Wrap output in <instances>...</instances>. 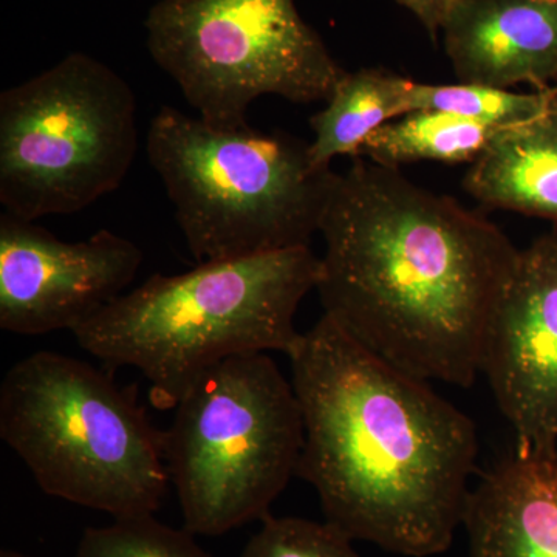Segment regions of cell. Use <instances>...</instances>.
Returning a JSON list of instances; mask_svg holds the SVG:
<instances>
[{
    "label": "cell",
    "mask_w": 557,
    "mask_h": 557,
    "mask_svg": "<svg viewBox=\"0 0 557 557\" xmlns=\"http://www.w3.org/2000/svg\"><path fill=\"white\" fill-rule=\"evenodd\" d=\"M240 557H361L354 539L327 520L319 523L309 519H262Z\"/></svg>",
    "instance_id": "18"
},
{
    "label": "cell",
    "mask_w": 557,
    "mask_h": 557,
    "mask_svg": "<svg viewBox=\"0 0 557 557\" xmlns=\"http://www.w3.org/2000/svg\"><path fill=\"white\" fill-rule=\"evenodd\" d=\"M164 457L183 528L222 536L269 516L298 475L304 420L292 381L267 354L212 366L180 399Z\"/></svg>",
    "instance_id": "6"
},
{
    "label": "cell",
    "mask_w": 557,
    "mask_h": 557,
    "mask_svg": "<svg viewBox=\"0 0 557 557\" xmlns=\"http://www.w3.org/2000/svg\"><path fill=\"white\" fill-rule=\"evenodd\" d=\"M288 358L306 434L298 475L325 520L397 555L445 553L478 460L471 418L327 314Z\"/></svg>",
    "instance_id": "2"
},
{
    "label": "cell",
    "mask_w": 557,
    "mask_h": 557,
    "mask_svg": "<svg viewBox=\"0 0 557 557\" xmlns=\"http://www.w3.org/2000/svg\"><path fill=\"white\" fill-rule=\"evenodd\" d=\"M0 438L44 493L113 519L156 515L171 483L164 432L135 388L57 351H36L5 373Z\"/></svg>",
    "instance_id": "4"
},
{
    "label": "cell",
    "mask_w": 557,
    "mask_h": 557,
    "mask_svg": "<svg viewBox=\"0 0 557 557\" xmlns=\"http://www.w3.org/2000/svg\"><path fill=\"white\" fill-rule=\"evenodd\" d=\"M146 149L199 263L310 247L321 228L336 172L311 164L309 143L163 108Z\"/></svg>",
    "instance_id": "5"
},
{
    "label": "cell",
    "mask_w": 557,
    "mask_h": 557,
    "mask_svg": "<svg viewBox=\"0 0 557 557\" xmlns=\"http://www.w3.org/2000/svg\"><path fill=\"white\" fill-rule=\"evenodd\" d=\"M145 28L156 64L222 129L248 126L249 106L265 95L327 101L346 73L296 0H160Z\"/></svg>",
    "instance_id": "8"
},
{
    "label": "cell",
    "mask_w": 557,
    "mask_h": 557,
    "mask_svg": "<svg viewBox=\"0 0 557 557\" xmlns=\"http://www.w3.org/2000/svg\"><path fill=\"white\" fill-rule=\"evenodd\" d=\"M319 269L321 259L300 247L153 274L72 333L109 368L139 370L157 409H175L223 359L267 351L288 357L300 338L296 313L317 288Z\"/></svg>",
    "instance_id": "3"
},
{
    "label": "cell",
    "mask_w": 557,
    "mask_h": 557,
    "mask_svg": "<svg viewBox=\"0 0 557 557\" xmlns=\"http://www.w3.org/2000/svg\"><path fill=\"white\" fill-rule=\"evenodd\" d=\"M463 189L487 208L557 223V104L498 132L472 161Z\"/></svg>",
    "instance_id": "13"
},
{
    "label": "cell",
    "mask_w": 557,
    "mask_h": 557,
    "mask_svg": "<svg viewBox=\"0 0 557 557\" xmlns=\"http://www.w3.org/2000/svg\"><path fill=\"white\" fill-rule=\"evenodd\" d=\"M76 557H212L188 530L164 525L153 515L87 528Z\"/></svg>",
    "instance_id": "17"
},
{
    "label": "cell",
    "mask_w": 557,
    "mask_h": 557,
    "mask_svg": "<svg viewBox=\"0 0 557 557\" xmlns=\"http://www.w3.org/2000/svg\"><path fill=\"white\" fill-rule=\"evenodd\" d=\"M469 557H557V453L516 448L471 487Z\"/></svg>",
    "instance_id": "12"
},
{
    "label": "cell",
    "mask_w": 557,
    "mask_h": 557,
    "mask_svg": "<svg viewBox=\"0 0 557 557\" xmlns=\"http://www.w3.org/2000/svg\"><path fill=\"white\" fill-rule=\"evenodd\" d=\"M442 36L460 83H557V0H454Z\"/></svg>",
    "instance_id": "11"
},
{
    "label": "cell",
    "mask_w": 557,
    "mask_h": 557,
    "mask_svg": "<svg viewBox=\"0 0 557 557\" xmlns=\"http://www.w3.org/2000/svg\"><path fill=\"white\" fill-rule=\"evenodd\" d=\"M324 314L410 375L469 387L520 249L498 226L399 170L336 172L319 228Z\"/></svg>",
    "instance_id": "1"
},
{
    "label": "cell",
    "mask_w": 557,
    "mask_h": 557,
    "mask_svg": "<svg viewBox=\"0 0 557 557\" xmlns=\"http://www.w3.org/2000/svg\"><path fill=\"white\" fill-rule=\"evenodd\" d=\"M556 104L555 87L515 91L483 84H426L409 79L405 113L437 110L504 131L537 119Z\"/></svg>",
    "instance_id": "16"
},
{
    "label": "cell",
    "mask_w": 557,
    "mask_h": 557,
    "mask_svg": "<svg viewBox=\"0 0 557 557\" xmlns=\"http://www.w3.org/2000/svg\"><path fill=\"white\" fill-rule=\"evenodd\" d=\"M553 87H555V89H556V94H557V83H556V84H555V86H553Z\"/></svg>",
    "instance_id": "21"
},
{
    "label": "cell",
    "mask_w": 557,
    "mask_h": 557,
    "mask_svg": "<svg viewBox=\"0 0 557 557\" xmlns=\"http://www.w3.org/2000/svg\"><path fill=\"white\" fill-rule=\"evenodd\" d=\"M0 557H28L25 555H22L20 552H14V549H2L0 552Z\"/></svg>",
    "instance_id": "20"
},
{
    "label": "cell",
    "mask_w": 557,
    "mask_h": 557,
    "mask_svg": "<svg viewBox=\"0 0 557 557\" xmlns=\"http://www.w3.org/2000/svg\"><path fill=\"white\" fill-rule=\"evenodd\" d=\"M409 78L383 69L344 73L327 104L310 119L309 157L317 170H330L341 156L357 157L366 139L388 121L405 115Z\"/></svg>",
    "instance_id": "14"
},
{
    "label": "cell",
    "mask_w": 557,
    "mask_h": 557,
    "mask_svg": "<svg viewBox=\"0 0 557 557\" xmlns=\"http://www.w3.org/2000/svg\"><path fill=\"white\" fill-rule=\"evenodd\" d=\"M482 373L516 445L557 453V231L520 249L487 332Z\"/></svg>",
    "instance_id": "10"
},
{
    "label": "cell",
    "mask_w": 557,
    "mask_h": 557,
    "mask_svg": "<svg viewBox=\"0 0 557 557\" xmlns=\"http://www.w3.org/2000/svg\"><path fill=\"white\" fill-rule=\"evenodd\" d=\"M138 148L137 100L123 76L86 53L0 95V203L36 222L119 189Z\"/></svg>",
    "instance_id": "7"
},
{
    "label": "cell",
    "mask_w": 557,
    "mask_h": 557,
    "mask_svg": "<svg viewBox=\"0 0 557 557\" xmlns=\"http://www.w3.org/2000/svg\"><path fill=\"white\" fill-rule=\"evenodd\" d=\"M395 2L410 11L412 16L423 25L429 38L437 42L454 0H395Z\"/></svg>",
    "instance_id": "19"
},
{
    "label": "cell",
    "mask_w": 557,
    "mask_h": 557,
    "mask_svg": "<svg viewBox=\"0 0 557 557\" xmlns=\"http://www.w3.org/2000/svg\"><path fill=\"white\" fill-rule=\"evenodd\" d=\"M500 132L496 127L437 110H416L373 132L355 159L399 170L403 164L474 161Z\"/></svg>",
    "instance_id": "15"
},
{
    "label": "cell",
    "mask_w": 557,
    "mask_h": 557,
    "mask_svg": "<svg viewBox=\"0 0 557 557\" xmlns=\"http://www.w3.org/2000/svg\"><path fill=\"white\" fill-rule=\"evenodd\" d=\"M141 263L138 245L112 231L64 242L3 212L0 329L22 336L73 332L124 295Z\"/></svg>",
    "instance_id": "9"
}]
</instances>
